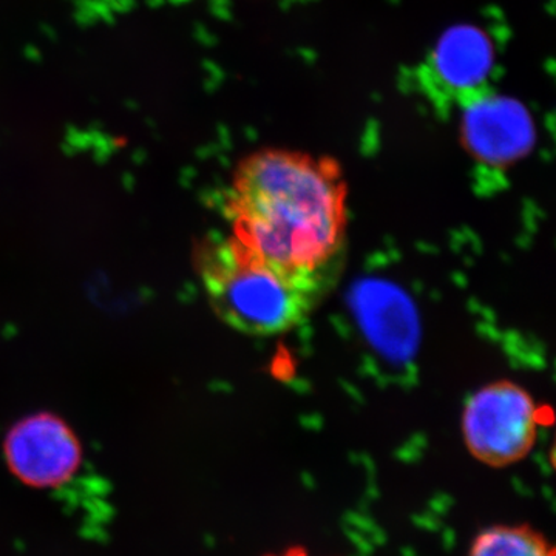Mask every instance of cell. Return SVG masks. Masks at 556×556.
Instances as JSON below:
<instances>
[{
  "instance_id": "1",
  "label": "cell",
  "mask_w": 556,
  "mask_h": 556,
  "mask_svg": "<svg viewBox=\"0 0 556 556\" xmlns=\"http://www.w3.org/2000/svg\"><path fill=\"white\" fill-rule=\"evenodd\" d=\"M233 233L252 252L327 288L346 239V182L336 160L262 149L240 161L228 200Z\"/></svg>"
},
{
  "instance_id": "2",
  "label": "cell",
  "mask_w": 556,
  "mask_h": 556,
  "mask_svg": "<svg viewBox=\"0 0 556 556\" xmlns=\"http://www.w3.org/2000/svg\"><path fill=\"white\" fill-rule=\"evenodd\" d=\"M197 263L212 309L244 334L291 331L325 289L266 262L233 236L201 244Z\"/></svg>"
},
{
  "instance_id": "3",
  "label": "cell",
  "mask_w": 556,
  "mask_h": 556,
  "mask_svg": "<svg viewBox=\"0 0 556 556\" xmlns=\"http://www.w3.org/2000/svg\"><path fill=\"white\" fill-rule=\"evenodd\" d=\"M540 420V409L525 388L507 380L490 383L468 401L463 437L479 463L514 466L535 447Z\"/></svg>"
},
{
  "instance_id": "4",
  "label": "cell",
  "mask_w": 556,
  "mask_h": 556,
  "mask_svg": "<svg viewBox=\"0 0 556 556\" xmlns=\"http://www.w3.org/2000/svg\"><path fill=\"white\" fill-rule=\"evenodd\" d=\"M14 477L36 489H53L75 477L83 450L72 428L50 413L21 420L3 445Z\"/></svg>"
},
{
  "instance_id": "5",
  "label": "cell",
  "mask_w": 556,
  "mask_h": 556,
  "mask_svg": "<svg viewBox=\"0 0 556 556\" xmlns=\"http://www.w3.org/2000/svg\"><path fill=\"white\" fill-rule=\"evenodd\" d=\"M460 139L479 163L506 167L532 150L535 126L521 102L481 93L471 98L464 109Z\"/></svg>"
},
{
  "instance_id": "6",
  "label": "cell",
  "mask_w": 556,
  "mask_h": 556,
  "mask_svg": "<svg viewBox=\"0 0 556 556\" xmlns=\"http://www.w3.org/2000/svg\"><path fill=\"white\" fill-rule=\"evenodd\" d=\"M493 65V46L484 31L471 25L455 27L439 40L433 54L434 72L448 89H478Z\"/></svg>"
},
{
  "instance_id": "7",
  "label": "cell",
  "mask_w": 556,
  "mask_h": 556,
  "mask_svg": "<svg viewBox=\"0 0 556 556\" xmlns=\"http://www.w3.org/2000/svg\"><path fill=\"white\" fill-rule=\"evenodd\" d=\"M467 556H555V548L533 527L503 525L482 530Z\"/></svg>"
},
{
  "instance_id": "8",
  "label": "cell",
  "mask_w": 556,
  "mask_h": 556,
  "mask_svg": "<svg viewBox=\"0 0 556 556\" xmlns=\"http://www.w3.org/2000/svg\"><path fill=\"white\" fill-rule=\"evenodd\" d=\"M265 556H313L309 554L308 548L303 546H289L283 551L273 552V554Z\"/></svg>"
}]
</instances>
